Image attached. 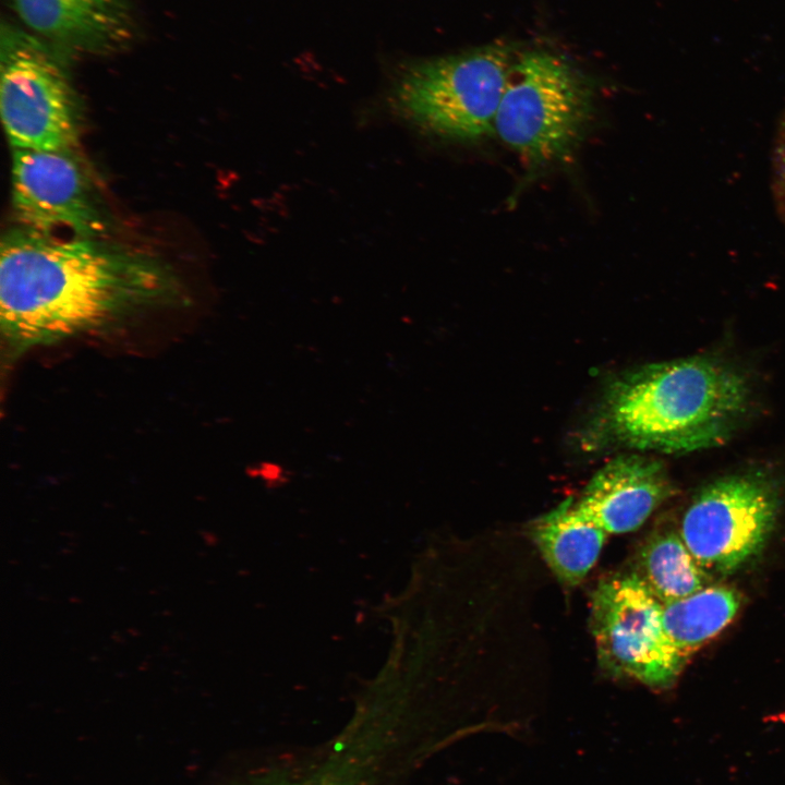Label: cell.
<instances>
[{
    "label": "cell",
    "instance_id": "3",
    "mask_svg": "<svg viewBox=\"0 0 785 785\" xmlns=\"http://www.w3.org/2000/svg\"><path fill=\"white\" fill-rule=\"evenodd\" d=\"M592 113V92L579 71L557 55L530 51L514 61L494 132L539 168L572 155Z\"/></svg>",
    "mask_w": 785,
    "mask_h": 785
},
{
    "label": "cell",
    "instance_id": "5",
    "mask_svg": "<svg viewBox=\"0 0 785 785\" xmlns=\"http://www.w3.org/2000/svg\"><path fill=\"white\" fill-rule=\"evenodd\" d=\"M0 110L13 149L73 150L76 95L52 46L7 28L1 35Z\"/></svg>",
    "mask_w": 785,
    "mask_h": 785
},
{
    "label": "cell",
    "instance_id": "16",
    "mask_svg": "<svg viewBox=\"0 0 785 785\" xmlns=\"http://www.w3.org/2000/svg\"><path fill=\"white\" fill-rule=\"evenodd\" d=\"M777 201L781 210L785 214V171L781 177L780 185L777 189Z\"/></svg>",
    "mask_w": 785,
    "mask_h": 785
},
{
    "label": "cell",
    "instance_id": "14",
    "mask_svg": "<svg viewBox=\"0 0 785 785\" xmlns=\"http://www.w3.org/2000/svg\"><path fill=\"white\" fill-rule=\"evenodd\" d=\"M274 785H355L349 777L340 774L322 773L319 775H313L312 777L304 778L301 781L287 782Z\"/></svg>",
    "mask_w": 785,
    "mask_h": 785
},
{
    "label": "cell",
    "instance_id": "6",
    "mask_svg": "<svg viewBox=\"0 0 785 785\" xmlns=\"http://www.w3.org/2000/svg\"><path fill=\"white\" fill-rule=\"evenodd\" d=\"M780 507V483L770 471L726 474L695 494L683 515L679 534L709 575H728L763 550Z\"/></svg>",
    "mask_w": 785,
    "mask_h": 785
},
{
    "label": "cell",
    "instance_id": "10",
    "mask_svg": "<svg viewBox=\"0 0 785 785\" xmlns=\"http://www.w3.org/2000/svg\"><path fill=\"white\" fill-rule=\"evenodd\" d=\"M20 20L52 47L108 53L131 43L133 0H10Z\"/></svg>",
    "mask_w": 785,
    "mask_h": 785
},
{
    "label": "cell",
    "instance_id": "8",
    "mask_svg": "<svg viewBox=\"0 0 785 785\" xmlns=\"http://www.w3.org/2000/svg\"><path fill=\"white\" fill-rule=\"evenodd\" d=\"M12 205L21 227L35 231L101 238L107 229L73 150L13 149Z\"/></svg>",
    "mask_w": 785,
    "mask_h": 785
},
{
    "label": "cell",
    "instance_id": "1",
    "mask_svg": "<svg viewBox=\"0 0 785 785\" xmlns=\"http://www.w3.org/2000/svg\"><path fill=\"white\" fill-rule=\"evenodd\" d=\"M180 291L165 263L101 238L19 227L1 240L0 325L14 353L173 304Z\"/></svg>",
    "mask_w": 785,
    "mask_h": 785
},
{
    "label": "cell",
    "instance_id": "7",
    "mask_svg": "<svg viewBox=\"0 0 785 785\" xmlns=\"http://www.w3.org/2000/svg\"><path fill=\"white\" fill-rule=\"evenodd\" d=\"M663 603L635 572L603 578L591 601V628L601 666L663 689L677 679L686 656L666 635Z\"/></svg>",
    "mask_w": 785,
    "mask_h": 785
},
{
    "label": "cell",
    "instance_id": "4",
    "mask_svg": "<svg viewBox=\"0 0 785 785\" xmlns=\"http://www.w3.org/2000/svg\"><path fill=\"white\" fill-rule=\"evenodd\" d=\"M506 45L414 63L398 78L394 102L414 125L436 136L474 142L494 132L514 64Z\"/></svg>",
    "mask_w": 785,
    "mask_h": 785
},
{
    "label": "cell",
    "instance_id": "11",
    "mask_svg": "<svg viewBox=\"0 0 785 785\" xmlns=\"http://www.w3.org/2000/svg\"><path fill=\"white\" fill-rule=\"evenodd\" d=\"M530 535L560 583L572 588L595 566L608 533L569 497L536 518Z\"/></svg>",
    "mask_w": 785,
    "mask_h": 785
},
{
    "label": "cell",
    "instance_id": "13",
    "mask_svg": "<svg viewBox=\"0 0 785 785\" xmlns=\"http://www.w3.org/2000/svg\"><path fill=\"white\" fill-rule=\"evenodd\" d=\"M637 573L664 604L703 588L709 573L698 564L680 534L663 530L653 533L641 547Z\"/></svg>",
    "mask_w": 785,
    "mask_h": 785
},
{
    "label": "cell",
    "instance_id": "2",
    "mask_svg": "<svg viewBox=\"0 0 785 785\" xmlns=\"http://www.w3.org/2000/svg\"><path fill=\"white\" fill-rule=\"evenodd\" d=\"M751 397L748 376L714 355L638 365L607 384L584 445L667 455L723 445L748 414Z\"/></svg>",
    "mask_w": 785,
    "mask_h": 785
},
{
    "label": "cell",
    "instance_id": "12",
    "mask_svg": "<svg viewBox=\"0 0 785 785\" xmlns=\"http://www.w3.org/2000/svg\"><path fill=\"white\" fill-rule=\"evenodd\" d=\"M740 596L732 588L705 587L688 596L663 604V627L687 657L722 631L735 617Z\"/></svg>",
    "mask_w": 785,
    "mask_h": 785
},
{
    "label": "cell",
    "instance_id": "15",
    "mask_svg": "<svg viewBox=\"0 0 785 785\" xmlns=\"http://www.w3.org/2000/svg\"><path fill=\"white\" fill-rule=\"evenodd\" d=\"M777 144L782 155L785 157V114L778 125Z\"/></svg>",
    "mask_w": 785,
    "mask_h": 785
},
{
    "label": "cell",
    "instance_id": "9",
    "mask_svg": "<svg viewBox=\"0 0 785 785\" xmlns=\"http://www.w3.org/2000/svg\"><path fill=\"white\" fill-rule=\"evenodd\" d=\"M675 493L665 464L642 454H621L601 467L576 500L608 534L639 529Z\"/></svg>",
    "mask_w": 785,
    "mask_h": 785
}]
</instances>
